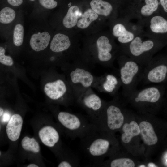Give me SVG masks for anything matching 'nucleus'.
<instances>
[{
  "label": "nucleus",
  "mask_w": 167,
  "mask_h": 167,
  "mask_svg": "<svg viewBox=\"0 0 167 167\" xmlns=\"http://www.w3.org/2000/svg\"><path fill=\"white\" fill-rule=\"evenodd\" d=\"M82 149L95 166L108 156L116 153L118 144L112 133L101 129L95 125L80 139Z\"/></svg>",
  "instance_id": "nucleus-1"
},
{
  "label": "nucleus",
  "mask_w": 167,
  "mask_h": 167,
  "mask_svg": "<svg viewBox=\"0 0 167 167\" xmlns=\"http://www.w3.org/2000/svg\"><path fill=\"white\" fill-rule=\"evenodd\" d=\"M166 44L143 33L136 36L129 43L121 46V54L145 67L155 54Z\"/></svg>",
  "instance_id": "nucleus-2"
},
{
  "label": "nucleus",
  "mask_w": 167,
  "mask_h": 167,
  "mask_svg": "<svg viewBox=\"0 0 167 167\" xmlns=\"http://www.w3.org/2000/svg\"><path fill=\"white\" fill-rule=\"evenodd\" d=\"M117 61L122 94L126 97L137 89L138 84L142 81L143 69L134 60L123 54L118 57Z\"/></svg>",
  "instance_id": "nucleus-3"
},
{
  "label": "nucleus",
  "mask_w": 167,
  "mask_h": 167,
  "mask_svg": "<svg viewBox=\"0 0 167 167\" xmlns=\"http://www.w3.org/2000/svg\"><path fill=\"white\" fill-rule=\"evenodd\" d=\"M68 74L70 87L75 101L82 93L93 88L96 76L91 72V67L84 60H75L70 66Z\"/></svg>",
  "instance_id": "nucleus-4"
},
{
  "label": "nucleus",
  "mask_w": 167,
  "mask_h": 167,
  "mask_svg": "<svg viewBox=\"0 0 167 167\" xmlns=\"http://www.w3.org/2000/svg\"><path fill=\"white\" fill-rule=\"evenodd\" d=\"M117 98L106 102L94 124L101 129L112 133L121 129L124 121L123 109Z\"/></svg>",
  "instance_id": "nucleus-5"
},
{
  "label": "nucleus",
  "mask_w": 167,
  "mask_h": 167,
  "mask_svg": "<svg viewBox=\"0 0 167 167\" xmlns=\"http://www.w3.org/2000/svg\"><path fill=\"white\" fill-rule=\"evenodd\" d=\"M57 118L60 123L74 138L83 137L94 125L87 116L78 113L60 111L58 113Z\"/></svg>",
  "instance_id": "nucleus-6"
},
{
  "label": "nucleus",
  "mask_w": 167,
  "mask_h": 167,
  "mask_svg": "<svg viewBox=\"0 0 167 167\" xmlns=\"http://www.w3.org/2000/svg\"><path fill=\"white\" fill-rule=\"evenodd\" d=\"M94 49L91 50L92 58L90 64L92 67L96 63L106 67H113L119 49L111 40L106 36H100L97 40Z\"/></svg>",
  "instance_id": "nucleus-7"
},
{
  "label": "nucleus",
  "mask_w": 167,
  "mask_h": 167,
  "mask_svg": "<svg viewBox=\"0 0 167 167\" xmlns=\"http://www.w3.org/2000/svg\"><path fill=\"white\" fill-rule=\"evenodd\" d=\"M164 89L159 86H152L143 89H136L126 97L138 108L146 110L150 109L161 99Z\"/></svg>",
  "instance_id": "nucleus-8"
},
{
  "label": "nucleus",
  "mask_w": 167,
  "mask_h": 167,
  "mask_svg": "<svg viewBox=\"0 0 167 167\" xmlns=\"http://www.w3.org/2000/svg\"><path fill=\"white\" fill-rule=\"evenodd\" d=\"M167 79V57L154 56L144 67L142 81L145 84H159Z\"/></svg>",
  "instance_id": "nucleus-9"
},
{
  "label": "nucleus",
  "mask_w": 167,
  "mask_h": 167,
  "mask_svg": "<svg viewBox=\"0 0 167 167\" xmlns=\"http://www.w3.org/2000/svg\"><path fill=\"white\" fill-rule=\"evenodd\" d=\"M86 112L91 122L95 124L102 112L106 101L90 88L80 95L75 100Z\"/></svg>",
  "instance_id": "nucleus-10"
},
{
  "label": "nucleus",
  "mask_w": 167,
  "mask_h": 167,
  "mask_svg": "<svg viewBox=\"0 0 167 167\" xmlns=\"http://www.w3.org/2000/svg\"><path fill=\"white\" fill-rule=\"evenodd\" d=\"M140 21L143 33L167 43V14L159 12Z\"/></svg>",
  "instance_id": "nucleus-11"
},
{
  "label": "nucleus",
  "mask_w": 167,
  "mask_h": 167,
  "mask_svg": "<svg viewBox=\"0 0 167 167\" xmlns=\"http://www.w3.org/2000/svg\"><path fill=\"white\" fill-rule=\"evenodd\" d=\"M31 28L28 38L31 48L37 52L44 50L50 45L52 38L48 25L40 23Z\"/></svg>",
  "instance_id": "nucleus-12"
},
{
  "label": "nucleus",
  "mask_w": 167,
  "mask_h": 167,
  "mask_svg": "<svg viewBox=\"0 0 167 167\" xmlns=\"http://www.w3.org/2000/svg\"><path fill=\"white\" fill-rule=\"evenodd\" d=\"M121 83L119 76L112 73H105L96 76L93 88L98 91L108 93L112 96L116 95Z\"/></svg>",
  "instance_id": "nucleus-13"
},
{
  "label": "nucleus",
  "mask_w": 167,
  "mask_h": 167,
  "mask_svg": "<svg viewBox=\"0 0 167 167\" xmlns=\"http://www.w3.org/2000/svg\"><path fill=\"white\" fill-rule=\"evenodd\" d=\"M143 5L139 7L128 10L124 16L139 20L148 18L159 12V2L158 0H144Z\"/></svg>",
  "instance_id": "nucleus-14"
},
{
  "label": "nucleus",
  "mask_w": 167,
  "mask_h": 167,
  "mask_svg": "<svg viewBox=\"0 0 167 167\" xmlns=\"http://www.w3.org/2000/svg\"><path fill=\"white\" fill-rule=\"evenodd\" d=\"M44 90L45 94L50 99L61 101L64 100V96L68 92H73L72 90L69 91L66 83L61 79L47 83L44 86Z\"/></svg>",
  "instance_id": "nucleus-15"
},
{
  "label": "nucleus",
  "mask_w": 167,
  "mask_h": 167,
  "mask_svg": "<svg viewBox=\"0 0 167 167\" xmlns=\"http://www.w3.org/2000/svg\"><path fill=\"white\" fill-rule=\"evenodd\" d=\"M112 34L121 44V46L130 43L135 36L127 28L123 19L121 22L115 23L113 26Z\"/></svg>",
  "instance_id": "nucleus-16"
},
{
  "label": "nucleus",
  "mask_w": 167,
  "mask_h": 167,
  "mask_svg": "<svg viewBox=\"0 0 167 167\" xmlns=\"http://www.w3.org/2000/svg\"><path fill=\"white\" fill-rule=\"evenodd\" d=\"M23 123L20 115L16 114L13 115L8 122L6 128L9 139L12 141H15L19 138Z\"/></svg>",
  "instance_id": "nucleus-17"
},
{
  "label": "nucleus",
  "mask_w": 167,
  "mask_h": 167,
  "mask_svg": "<svg viewBox=\"0 0 167 167\" xmlns=\"http://www.w3.org/2000/svg\"><path fill=\"white\" fill-rule=\"evenodd\" d=\"M71 45V41L67 36L58 33L55 34L52 38L50 49L54 53H60L68 50Z\"/></svg>",
  "instance_id": "nucleus-18"
},
{
  "label": "nucleus",
  "mask_w": 167,
  "mask_h": 167,
  "mask_svg": "<svg viewBox=\"0 0 167 167\" xmlns=\"http://www.w3.org/2000/svg\"><path fill=\"white\" fill-rule=\"evenodd\" d=\"M38 134L42 143L49 147H54L59 140V135L58 131L51 126L43 127L39 131Z\"/></svg>",
  "instance_id": "nucleus-19"
},
{
  "label": "nucleus",
  "mask_w": 167,
  "mask_h": 167,
  "mask_svg": "<svg viewBox=\"0 0 167 167\" xmlns=\"http://www.w3.org/2000/svg\"><path fill=\"white\" fill-rule=\"evenodd\" d=\"M139 126L140 133L144 142L149 146L155 144L157 142L158 138L152 125L149 122L143 121Z\"/></svg>",
  "instance_id": "nucleus-20"
},
{
  "label": "nucleus",
  "mask_w": 167,
  "mask_h": 167,
  "mask_svg": "<svg viewBox=\"0 0 167 167\" xmlns=\"http://www.w3.org/2000/svg\"><path fill=\"white\" fill-rule=\"evenodd\" d=\"M122 133L121 140L124 143H129L132 138L140 134V129L139 125L135 121H132L129 123H126L122 127Z\"/></svg>",
  "instance_id": "nucleus-21"
},
{
  "label": "nucleus",
  "mask_w": 167,
  "mask_h": 167,
  "mask_svg": "<svg viewBox=\"0 0 167 167\" xmlns=\"http://www.w3.org/2000/svg\"><path fill=\"white\" fill-rule=\"evenodd\" d=\"M90 5L91 9L98 15L105 17L110 16L113 11L112 5L102 0H92Z\"/></svg>",
  "instance_id": "nucleus-22"
},
{
  "label": "nucleus",
  "mask_w": 167,
  "mask_h": 167,
  "mask_svg": "<svg viewBox=\"0 0 167 167\" xmlns=\"http://www.w3.org/2000/svg\"><path fill=\"white\" fill-rule=\"evenodd\" d=\"M80 13L78 6L74 5L70 7L62 20L64 26L67 28L74 27L77 24L78 18L80 16Z\"/></svg>",
  "instance_id": "nucleus-23"
},
{
  "label": "nucleus",
  "mask_w": 167,
  "mask_h": 167,
  "mask_svg": "<svg viewBox=\"0 0 167 167\" xmlns=\"http://www.w3.org/2000/svg\"><path fill=\"white\" fill-rule=\"evenodd\" d=\"M98 17V14L92 9H88L82 15L81 18L78 21L77 26L80 29L86 28Z\"/></svg>",
  "instance_id": "nucleus-24"
},
{
  "label": "nucleus",
  "mask_w": 167,
  "mask_h": 167,
  "mask_svg": "<svg viewBox=\"0 0 167 167\" xmlns=\"http://www.w3.org/2000/svg\"><path fill=\"white\" fill-rule=\"evenodd\" d=\"M24 36V28L21 23L16 24L13 28L12 38L14 45L17 47L22 45L23 44Z\"/></svg>",
  "instance_id": "nucleus-25"
},
{
  "label": "nucleus",
  "mask_w": 167,
  "mask_h": 167,
  "mask_svg": "<svg viewBox=\"0 0 167 167\" xmlns=\"http://www.w3.org/2000/svg\"><path fill=\"white\" fill-rule=\"evenodd\" d=\"M16 16V12L13 9L5 7L0 11V23L2 24H9L15 20Z\"/></svg>",
  "instance_id": "nucleus-26"
},
{
  "label": "nucleus",
  "mask_w": 167,
  "mask_h": 167,
  "mask_svg": "<svg viewBox=\"0 0 167 167\" xmlns=\"http://www.w3.org/2000/svg\"><path fill=\"white\" fill-rule=\"evenodd\" d=\"M21 145L23 149L26 150L38 153L40 150V148L37 142L33 138H30L25 136L22 139Z\"/></svg>",
  "instance_id": "nucleus-27"
},
{
  "label": "nucleus",
  "mask_w": 167,
  "mask_h": 167,
  "mask_svg": "<svg viewBox=\"0 0 167 167\" xmlns=\"http://www.w3.org/2000/svg\"><path fill=\"white\" fill-rule=\"evenodd\" d=\"M5 50L2 46L0 47V62L1 63L8 66H11L13 64L12 58L5 54Z\"/></svg>",
  "instance_id": "nucleus-28"
},
{
  "label": "nucleus",
  "mask_w": 167,
  "mask_h": 167,
  "mask_svg": "<svg viewBox=\"0 0 167 167\" xmlns=\"http://www.w3.org/2000/svg\"><path fill=\"white\" fill-rule=\"evenodd\" d=\"M40 4L44 8L52 9L57 6V2L54 0H38Z\"/></svg>",
  "instance_id": "nucleus-29"
},
{
  "label": "nucleus",
  "mask_w": 167,
  "mask_h": 167,
  "mask_svg": "<svg viewBox=\"0 0 167 167\" xmlns=\"http://www.w3.org/2000/svg\"><path fill=\"white\" fill-rule=\"evenodd\" d=\"M8 3L14 6L17 7L21 5L23 0H7Z\"/></svg>",
  "instance_id": "nucleus-30"
},
{
  "label": "nucleus",
  "mask_w": 167,
  "mask_h": 167,
  "mask_svg": "<svg viewBox=\"0 0 167 167\" xmlns=\"http://www.w3.org/2000/svg\"><path fill=\"white\" fill-rule=\"evenodd\" d=\"M159 4L162 6L164 14H167V0H159Z\"/></svg>",
  "instance_id": "nucleus-31"
},
{
  "label": "nucleus",
  "mask_w": 167,
  "mask_h": 167,
  "mask_svg": "<svg viewBox=\"0 0 167 167\" xmlns=\"http://www.w3.org/2000/svg\"><path fill=\"white\" fill-rule=\"evenodd\" d=\"M10 115L7 113H5L3 115L2 118V121L3 122H6L10 120Z\"/></svg>",
  "instance_id": "nucleus-32"
},
{
  "label": "nucleus",
  "mask_w": 167,
  "mask_h": 167,
  "mask_svg": "<svg viewBox=\"0 0 167 167\" xmlns=\"http://www.w3.org/2000/svg\"><path fill=\"white\" fill-rule=\"evenodd\" d=\"M27 167H39L37 165L35 164H31L29 165L28 166H27Z\"/></svg>",
  "instance_id": "nucleus-33"
},
{
  "label": "nucleus",
  "mask_w": 167,
  "mask_h": 167,
  "mask_svg": "<svg viewBox=\"0 0 167 167\" xmlns=\"http://www.w3.org/2000/svg\"><path fill=\"white\" fill-rule=\"evenodd\" d=\"M148 167H157L154 164L152 163H149L148 165Z\"/></svg>",
  "instance_id": "nucleus-34"
},
{
  "label": "nucleus",
  "mask_w": 167,
  "mask_h": 167,
  "mask_svg": "<svg viewBox=\"0 0 167 167\" xmlns=\"http://www.w3.org/2000/svg\"><path fill=\"white\" fill-rule=\"evenodd\" d=\"M3 109L0 108V116L1 117L3 114Z\"/></svg>",
  "instance_id": "nucleus-35"
},
{
  "label": "nucleus",
  "mask_w": 167,
  "mask_h": 167,
  "mask_svg": "<svg viewBox=\"0 0 167 167\" xmlns=\"http://www.w3.org/2000/svg\"><path fill=\"white\" fill-rule=\"evenodd\" d=\"M139 167H145V166L144 165H140V166H139Z\"/></svg>",
  "instance_id": "nucleus-36"
},
{
  "label": "nucleus",
  "mask_w": 167,
  "mask_h": 167,
  "mask_svg": "<svg viewBox=\"0 0 167 167\" xmlns=\"http://www.w3.org/2000/svg\"><path fill=\"white\" fill-rule=\"evenodd\" d=\"M30 1H35V0H29Z\"/></svg>",
  "instance_id": "nucleus-37"
}]
</instances>
